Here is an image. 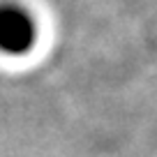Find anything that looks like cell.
Returning a JSON list of instances; mask_svg holds the SVG:
<instances>
[{
  "label": "cell",
  "instance_id": "1",
  "mask_svg": "<svg viewBox=\"0 0 157 157\" xmlns=\"http://www.w3.org/2000/svg\"><path fill=\"white\" fill-rule=\"evenodd\" d=\"M35 39L33 21L19 7H0V49L7 53L28 51Z\"/></svg>",
  "mask_w": 157,
  "mask_h": 157
}]
</instances>
